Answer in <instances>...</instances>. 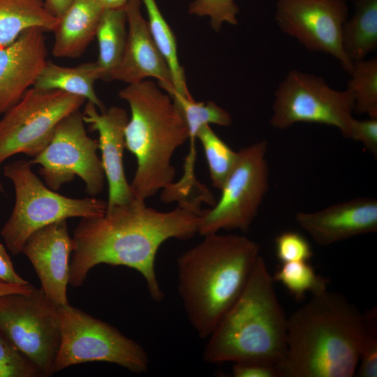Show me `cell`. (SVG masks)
<instances>
[{"mask_svg":"<svg viewBox=\"0 0 377 377\" xmlns=\"http://www.w3.org/2000/svg\"><path fill=\"white\" fill-rule=\"evenodd\" d=\"M199 214L177 206L161 212L133 198L107 207L105 214L82 218L73 231L68 284L83 285L89 271L106 264L135 269L146 281L150 297L161 302L164 293L155 271L161 244L171 238L187 240L198 233Z\"/></svg>","mask_w":377,"mask_h":377,"instance_id":"6da1fadb","label":"cell"},{"mask_svg":"<svg viewBox=\"0 0 377 377\" xmlns=\"http://www.w3.org/2000/svg\"><path fill=\"white\" fill-rule=\"evenodd\" d=\"M364 334L363 314L327 289L288 318L287 351L279 377H351Z\"/></svg>","mask_w":377,"mask_h":377,"instance_id":"7a4b0ae2","label":"cell"},{"mask_svg":"<svg viewBox=\"0 0 377 377\" xmlns=\"http://www.w3.org/2000/svg\"><path fill=\"white\" fill-rule=\"evenodd\" d=\"M177 260V290L200 338H208L244 290L260 248L239 235L204 236Z\"/></svg>","mask_w":377,"mask_h":377,"instance_id":"3957f363","label":"cell"},{"mask_svg":"<svg viewBox=\"0 0 377 377\" xmlns=\"http://www.w3.org/2000/svg\"><path fill=\"white\" fill-rule=\"evenodd\" d=\"M274 281L260 256L242 293L208 337L205 362H255L277 368L283 361L288 317Z\"/></svg>","mask_w":377,"mask_h":377,"instance_id":"277c9868","label":"cell"},{"mask_svg":"<svg viewBox=\"0 0 377 377\" xmlns=\"http://www.w3.org/2000/svg\"><path fill=\"white\" fill-rule=\"evenodd\" d=\"M119 96L131 110L125 145L137 161L132 194L145 200L173 182L172 157L189 139L188 130L171 96L152 81L128 84Z\"/></svg>","mask_w":377,"mask_h":377,"instance_id":"5b68a950","label":"cell"},{"mask_svg":"<svg viewBox=\"0 0 377 377\" xmlns=\"http://www.w3.org/2000/svg\"><path fill=\"white\" fill-rule=\"evenodd\" d=\"M3 175L13 183L15 200L1 235L14 255L22 253L29 237L44 226L69 218L101 216L106 211L107 202L101 199L69 198L46 186L34 172L29 161L9 163L3 168Z\"/></svg>","mask_w":377,"mask_h":377,"instance_id":"8992f818","label":"cell"},{"mask_svg":"<svg viewBox=\"0 0 377 377\" xmlns=\"http://www.w3.org/2000/svg\"><path fill=\"white\" fill-rule=\"evenodd\" d=\"M58 314L61 342L54 374L90 362L115 364L136 374L148 370L144 348L114 327L70 304L59 306Z\"/></svg>","mask_w":377,"mask_h":377,"instance_id":"52a82bcc","label":"cell"},{"mask_svg":"<svg viewBox=\"0 0 377 377\" xmlns=\"http://www.w3.org/2000/svg\"><path fill=\"white\" fill-rule=\"evenodd\" d=\"M0 334L38 369L42 377L54 374L61 342L58 306L40 288L0 295Z\"/></svg>","mask_w":377,"mask_h":377,"instance_id":"ba28073f","label":"cell"},{"mask_svg":"<svg viewBox=\"0 0 377 377\" xmlns=\"http://www.w3.org/2000/svg\"><path fill=\"white\" fill-rule=\"evenodd\" d=\"M267 147V142L260 140L238 151V161L220 190L219 200L199 214L200 235L249 229L269 189Z\"/></svg>","mask_w":377,"mask_h":377,"instance_id":"9c48e42d","label":"cell"},{"mask_svg":"<svg viewBox=\"0 0 377 377\" xmlns=\"http://www.w3.org/2000/svg\"><path fill=\"white\" fill-rule=\"evenodd\" d=\"M271 125L286 129L297 123L337 128L349 138L354 117V96L348 89L336 90L320 76L291 70L274 91Z\"/></svg>","mask_w":377,"mask_h":377,"instance_id":"30bf717a","label":"cell"},{"mask_svg":"<svg viewBox=\"0 0 377 377\" xmlns=\"http://www.w3.org/2000/svg\"><path fill=\"white\" fill-rule=\"evenodd\" d=\"M85 101L59 90L28 89L0 120V165L17 154L36 156L51 140L59 122Z\"/></svg>","mask_w":377,"mask_h":377,"instance_id":"8fae6325","label":"cell"},{"mask_svg":"<svg viewBox=\"0 0 377 377\" xmlns=\"http://www.w3.org/2000/svg\"><path fill=\"white\" fill-rule=\"evenodd\" d=\"M98 149V142L87 133L82 112L77 110L59 122L48 145L29 162L40 166L39 174L50 188L56 191L78 177L88 195L95 197L105 179Z\"/></svg>","mask_w":377,"mask_h":377,"instance_id":"7c38bea8","label":"cell"},{"mask_svg":"<svg viewBox=\"0 0 377 377\" xmlns=\"http://www.w3.org/2000/svg\"><path fill=\"white\" fill-rule=\"evenodd\" d=\"M348 13L345 0H279L275 21L283 32L306 49L331 55L350 74L353 62L342 45Z\"/></svg>","mask_w":377,"mask_h":377,"instance_id":"4fadbf2b","label":"cell"},{"mask_svg":"<svg viewBox=\"0 0 377 377\" xmlns=\"http://www.w3.org/2000/svg\"><path fill=\"white\" fill-rule=\"evenodd\" d=\"M73 248L66 220H61L33 232L22 251L35 269L40 288L58 307L69 304L66 291Z\"/></svg>","mask_w":377,"mask_h":377,"instance_id":"5bb4252c","label":"cell"},{"mask_svg":"<svg viewBox=\"0 0 377 377\" xmlns=\"http://www.w3.org/2000/svg\"><path fill=\"white\" fill-rule=\"evenodd\" d=\"M142 0H128L124 7L127 22L126 46L112 80L128 84L153 77L169 95L175 89L166 63L151 36L148 22L141 13Z\"/></svg>","mask_w":377,"mask_h":377,"instance_id":"9a60e30c","label":"cell"},{"mask_svg":"<svg viewBox=\"0 0 377 377\" xmlns=\"http://www.w3.org/2000/svg\"><path fill=\"white\" fill-rule=\"evenodd\" d=\"M44 30L32 27L0 47V114L15 105L47 62Z\"/></svg>","mask_w":377,"mask_h":377,"instance_id":"2e32d148","label":"cell"},{"mask_svg":"<svg viewBox=\"0 0 377 377\" xmlns=\"http://www.w3.org/2000/svg\"><path fill=\"white\" fill-rule=\"evenodd\" d=\"M82 115L90 130L98 133L101 161L108 184L107 207L129 202L133 195L123 164L125 128L129 119L126 111L112 106L98 112L94 104L87 101Z\"/></svg>","mask_w":377,"mask_h":377,"instance_id":"e0dca14e","label":"cell"},{"mask_svg":"<svg viewBox=\"0 0 377 377\" xmlns=\"http://www.w3.org/2000/svg\"><path fill=\"white\" fill-rule=\"evenodd\" d=\"M295 219L320 246L377 231V200L357 198L313 212H297Z\"/></svg>","mask_w":377,"mask_h":377,"instance_id":"ac0fdd59","label":"cell"},{"mask_svg":"<svg viewBox=\"0 0 377 377\" xmlns=\"http://www.w3.org/2000/svg\"><path fill=\"white\" fill-rule=\"evenodd\" d=\"M103 10L94 0H74L53 31L52 54L63 58L80 57L96 36Z\"/></svg>","mask_w":377,"mask_h":377,"instance_id":"d6986e66","label":"cell"},{"mask_svg":"<svg viewBox=\"0 0 377 377\" xmlns=\"http://www.w3.org/2000/svg\"><path fill=\"white\" fill-rule=\"evenodd\" d=\"M97 80H101V73L96 61L66 67L47 61L33 87L59 90L81 96L103 112L105 108L94 89Z\"/></svg>","mask_w":377,"mask_h":377,"instance_id":"ffe728a7","label":"cell"},{"mask_svg":"<svg viewBox=\"0 0 377 377\" xmlns=\"http://www.w3.org/2000/svg\"><path fill=\"white\" fill-rule=\"evenodd\" d=\"M59 20L47 10L43 0H0V47L29 28L54 31Z\"/></svg>","mask_w":377,"mask_h":377,"instance_id":"44dd1931","label":"cell"},{"mask_svg":"<svg viewBox=\"0 0 377 377\" xmlns=\"http://www.w3.org/2000/svg\"><path fill=\"white\" fill-rule=\"evenodd\" d=\"M126 25L124 8L104 9L95 36L98 44L96 63L103 81L112 80L121 63L126 42Z\"/></svg>","mask_w":377,"mask_h":377,"instance_id":"7402d4cb","label":"cell"},{"mask_svg":"<svg viewBox=\"0 0 377 377\" xmlns=\"http://www.w3.org/2000/svg\"><path fill=\"white\" fill-rule=\"evenodd\" d=\"M355 13L342 29V45L353 61L377 47V0H354Z\"/></svg>","mask_w":377,"mask_h":377,"instance_id":"603a6c76","label":"cell"},{"mask_svg":"<svg viewBox=\"0 0 377 377\" xmlns=\"http://www.w3.org/2000/svg\"><path fill=\"white\" fill-rule=\"evenodd\" d=\"M148 16L149 30L155 45L170 71L172 84L178 93L193 99L186 84L185 73L177 53L175 36L163 16L155 0H142Z\"/></svg>","mask_w":377,"mask_h":377,"instance_id":"cb8c5ba5","label":"cell"},{"mask_svg":"<svg viewBox=\"0 0 377 377\" xmlns=\"http://www.w3.org/2000/svg\"><path fill=\"white\" fill-rule=\"evenodd\" d=\"M183 117L189 133L190 148L195 149L197 133L205 125L210 124L229 126L232 122L230 114L212 101L196 102L173 90L170 94Z\"/></svg>","mask_w":377,"mask_h":377,"instance_id":"d4e9b609","label":"cell"},{"mask_svg":"<svg viewBox=\"0 0 377 377\" xmlns=\"http://www.w3.org/2000/svg\"><path fill=\"white\" fill-rule=\"evenodd\" d=\"M196 138L203 147L212 185L221 190L237 165L239 153L221 140L209 125L201 127Z\"/></svg>","mask_w":377,"mask_h":377,"instance_id":"484cf974","label":"cell"},{"mask_svg":"<svg viewBox=\"0 0 377 377\" xmlns=\"http://www.w3.org/2000/svg\"><path fill=\"white\" fill-rule=\"evenodd\" d=\"M347 89L354 96V112L377 118V59L353 62Z\"/></svg>","mask_w":377,"mask_h":377,"instance_id":"4316f807","label":"cell"},{"mask_svg":"<svg viewBox=\"0 0 377 377\" xmlns=\"http://www.w3.org/2000/svg\"><path fill=\"white\" fill-rule=\"evenodd\" d=\"M272 277L297 300L307 293L314 295L327 289V279L318 274L308 261L281 263Z\"/></svg>","mask_w":377,"mask_h":377,"instance_id":"83f0119b","label":"cell"},{"mask_svg":"<svg viewBox=\"0 0 377 377\" xmlns=\"http://www.w3.org/2000/svg\"><path fill=\"white\" fill-rule=\"evenodd\" d=\"M161 200L164 202H178V206L200 214L201 204L213 206L216 203L210 190L196 178L195 171L184 170L177 182H172L162 189Z\"/></svg>","mask_w":377,"mask_h":377,"instance_id":"f1b7e54d","label":"cell"},{"mask_svg":"<svg viewBox=\"0 0 377 377\" xmlns=\"http://www.w3.org/2000/svg\"><path fill=\"white\" fill-rule=\"evenodd\" d=\"M364 334L356 374L360 377L377 376V308L364 314Z\"/></svg>","mask_w":377,"mask_h":377,"instance_id":"f546056e","label":"cell"},{"mask_svg":"<svg viewBox=\"0 0 377 377\" xmlns=\"http://www.w3.org/2000/svg\"><path fill=\"white\" fill-rule=\"evenodd\" d=\"M239 12L234 0H194L188 6L189 14L208 17L215 31H219L224 23L236 25Z\"/></svg>","mask_w":377,"mask_h":377,"instance_id":"4dcf8cb0","label":"cell"},{"mask_svg":"<svg viewBox=\"0 0 377 377\" xmlns=\"http://www.w3.org/2000/svg\"><path fill=\"white\" fill-rule=\"evenodd\" d=\"M38 369L0 334V377H41Z\"/></svg>","mask_w":377,"mask_h":377,"instance_id":"1f68e13d","label":"cell"},{"mask_svg":"<svg viewBox=\"0 0 377 377\" xmlns=\"http://www.w3.org/2000/svg\"><path fill=\"white\" fill-rule=\"evenodd\" d=\"M275 251L281 263L308 261L313 256L308 240L300 233L287 231L274 239Z\"/></svg>","mask_w":377,"mask_h":377,"instance_id":"d6a6232c","label":"cell"},{"mask_svg":"<svg viewBox=\"0 0 377 377\" xmlns=\"http://www.w3.org/2000/svg\"><path fill=\"white\" fill-rule=\"evenodd\" d=\"M349 139L360 142L375 158L377 156V118L353 119Z\"/></svg>","mask_w":377,"mask_h":377,"instance_id":"836d02e7","label":"cell"},{"mask_svg":"<svg viewBox=\"0 0 377 377\" xmlns=\"http://www.w3.org/2000/svg\"><path fill=\"white\" fill-rule=\"evenodd\" d=\"M235 377H279L276 367L255 362L233 363Z\"/></svg>","mask_w":377,"mask_h":377,"instance_id":"e575fe53","label":"cell"},{"mask_svg":"<svg viewBox=\"0 0 377 377\" xmlns=\"http://www.w3.org/2000/svg\"><path fill=\"white\" fill-rule=\"evenodd\" d=\"M0 281L14 285L29 283L15 270L12 261L1 243H0Z\"/></svg>","mask_w":377,"mask_h":377,"instance_id":"d590c367","label":"cell"},{"mask_svg":"<svg viewBox=\"0 0 377 377\" xmlns=\"http://www.w3.org/2000/svg\"><path fill=\"white\" fill-rule=\"evenodd\" d=\"M74 0H43L47 10L54 17L60 19Z\"/></svg>","mask_w":377,"mask_h":377,"instance_id":"8d00e7d4","label":"cell"},{"mask_svg":"<svg viewBox=\"0 0 377 377\" xmlns=\"http://www.w3.org/2000/svg\"><path fill=\"white\" fill-rule=\"evenodd\" d=\"M34 288L29 283L25 285H14L0 281V295L15 293H29Z\"/></svg>","mask_w":377,"mask_h":377,"instance_id":"74e56055","label":"cell"},{"mask_svg":"<svg viewBox=\"0 0 377 377\" xmlns=\"http://www.w3.org/2000/svg\"><path fill=\"white\" fill-rule=\"evenodd\" d=\"M103 9L124 8L128 0H94Z\"/></svg>","mask_w":377,"mask_h":377,"instance_id":"f35d334b","label":"cell"},{"mask_svg":"<svg viewBox=\"0 0 377 377\" xmlns=\"http://www.w3.org/2000/svg\"><path fill=\"white\" fill-rule=\"evenodd\" d=\"M4 192V186L0 179V193H2Z\"/></svg>","mask_w":377,"mask_h":377,"instance_id":"ab89813d","label":"cell"}]
</instances>
